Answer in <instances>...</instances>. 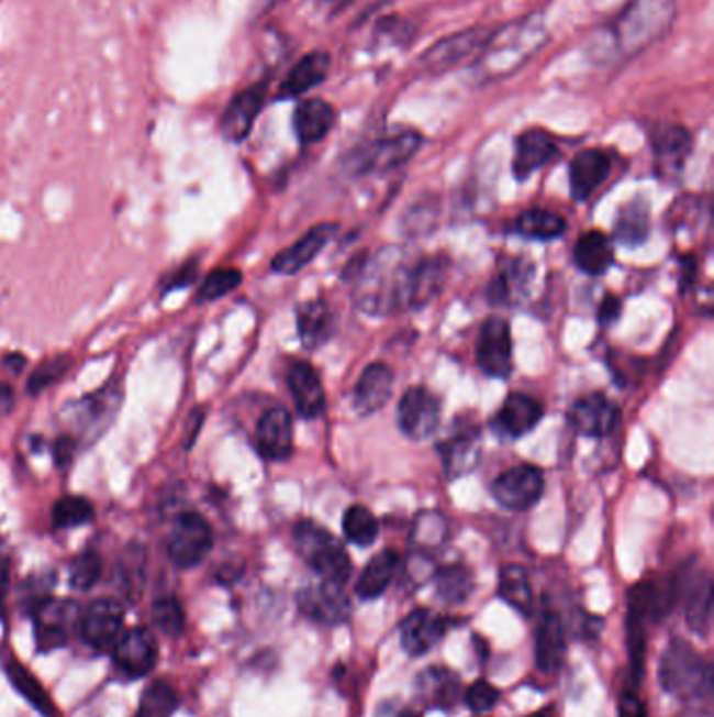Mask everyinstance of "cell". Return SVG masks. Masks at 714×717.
I'll return each instance as SVG.
<instances>
[{"instance_id": "cell-1", "label": "cell", "mask_w": 714, "mask_h": 717, "mask_svg": "<svg viewBox=\"0 0 714 717\" xmlns=\"http://www.w3.org/2000/svg\"><path fill=\"white\" fill-rule=\"evenodd\" d=\"M549 32L540 13L505 23L489 34L473 62V76L478 82H497L524 68L543 45Z\"/></svg>"}, {"instance_id": "cell-2", "label": "cell", "mask_w": 714, "mask_h": 717, "mask_svg": "<svg viewBox=\"0 0 714 717\" xmlns=\"http://www.w3.org/2000/svg\"><path fill=\"white\" fill-rule=\"evenodd\" d=\"M679 0H631L610 23L607 38L614 59H635L669 34Z\"/></svg>"}, {"instance_id": "cell-3", "label": "cell", "mask_w": 714, "mask_h": 717, "mask_svg": "<svg viewBox=\"0 0 714 717\" xmlns=\"http://www.w3.org/2000/svg\"><path fill=\"white\" fill-rule=\"evenodd\" d=\"M413 261H406L399 247H386L360 271L357 302L360 311L388 315L409 309V286Z\"/></svg>"}, {"instance_id": "cell-4", "label": "cell", "mask_w": 714, "mask_h": 717, "mask_svg": "<svg viewBox=\"0 0 714 717\" xmlns=\"http://www.w3.org/2000/svg\"><path fill=\"white\" fill-rule=\"evenodd\" d=\"M658 677L662 691L683 703H709L713 698V665L688 640H670Z\"/></svg>"}, {"instance_id": "cell-5", "label": "cell", "mask_w": 714, "mask_h": 717, "mask_svg": "<svg viewBox=\"0 0 714 717\" xmlns=\"http://www.w3.org/2000/svg\"><path fill=\"white\" fill-rule=\"evenodd\" d=\"M293 548L323 582L346 585L353 562L344 545L313 520H300L293 527Z\"/></svg>"}, {"instance_id": "cell-6", "label": "cell", "mask_w": 714, "mask_h": 717, "mask_svg": "<svg viewBox=\"0 0 714 717\" xmlns=\"http://www.w3.org/2000/svg\"><path fill=\"white\" fill-rule=\"evenodd\" d=\"M422 145H424V136L417 131L404 129L394 135L381 136L367 145H360L348 156L346 166L355 175L394 170L415 156Z\"/></svg>"}, {"instance_id": "cell-7", "label": "cell", "mask_w": 714, "mask_h": 717, "mask_svg": "<svg viewBox=\"0 0 714 717\" xmlns=\"http://www.w3.org/2000/svg\"><path fill=\"white\" fill-rule=\"evenodd\" d=\"M80 606L74 600L46 598L34 608V640L38 652L64 649L80 628Z\"/></svg>"}, {"instance_id": "cell-8", "label": "cell", "mask_w": 714, "mask_h": 717, "mask_svg": "<svg viewBox=\"0 0 714 717\" xmlns=\"http://www.w3.org/2000/svg\"><path fill=\"white\" fill-rule=\"evenodd\" d=\"M212 543L214 536L208 520L196 512H187L180 515L172 525L168 538V556L179 569H193L210 554Z\"/></svg>"}, {"instance_id": "cell-9", "label": "cell", "mask_w": 714, "mask_h": 717, "mask_svg": "<svg viewBox=\"0 0 714 717\" xmlns=\"http://www.w3.org/2000/svg\"><path fill=\"white\" fill-rule=\"evenodd\" d=\"M478 367L491 378H510L514 372V344L505 319L491 317L482 323L476 346Z\"/></svg>"}, {"instance_id": "cell-10", "label": "cell", "mask_w": 714, "mask_h": 717, "mask_svg": "<svg viewBox=\"0 0 714 717\" xmlns=\"http://www.w3.org/2000/svg\"><path fill=\"white\" fill-rule=\"evenodd\" d=\"M487 27H469L457 34H450L447 38L438 41L436 45L429 46L424 55L420 57V64L427 74H445L457 68L469 57L478 55L480 48L489 38Z\"/></svg>"}, {"instance_id": "cell-11", "label": "cell", "mask_w": 714, "mask_h": 717, "mask_svg": "<svg viewBox=\"0 0 714 717\" xmlns=\"http://www.w3.org/2000/svg\"><path fill=\"white\" fill-rule=\"evenodd\" d=\"M543 492H545V476L531 464H520L515 468H510L492 483L494 499L503 508L514 512L531 510L540 499Z\"/></svg>"}, {"instance_id": "cell-12", "label": "cell", "mask_w": 714, "mask_h": 717, "mask_svg": "<svg viewBox=\"0 0 714 717\" xmlns=\"http://www.w3.org/2000/svg\"><path fill=\"white\" fill-rule=\"evenodd\" d=\"M440 399L424 386H413L401 397L399 427L413 441H425L440 424Z\"/></svg>"}, {"instance_id": "cell-13", "label": "cell", "mask_w": 714, "mask_h": 717, "mask_svg": "<svg viewBox=\"0 0 714 717\" xmlns=\"http://www.w3.org/2000/svg\"><path fill=\"white\" fill-rule=\"evenodd\" d=\"M295 603L304 617L321 626H339L350 615V600L344 594V585L335 583L306 585L298 592Z\"/></svg>"}, {"instance_id": "cell-14", "label": "cell", "mask_w": 714, "mask_h": 717, "mask_svg": "<svg viewBox=\"0 0 714 717\" xmlns=\"http://www.w3.org/2000/svg\"><path fill=\"white\" fill-rule=\"evenodd\" d=\"M692 133L681 124H662L651 133L656 170L662 179H679L692 154Z\"/></svg>"}, {"instance_id": "cell-15", "label": "cell", "mask_w": 714, "mask_h": 717, "mask_svg": "<svg viewBox=\"0 0 714 717\" xmlns=\"http://www.w3.org/2000/svg\"><path fill=\"white\" fill-rule=\"evenodd\" d=\"M124 624V608L113 598L92 600L80 617L82 640L94 650L110 649L120 638Z\"/></svg>"}, {"instance_id": "cell-16", "label": "cell", "mask_w": 714, "mask_h": 717, "mask_svg": "<svg viewBox=\"0 0 714 717\" xmlns=\"http://www.w3.org/2000/svg\"><path fill=\"white\" fill-rule=\"evenodd\" d=\"M268 89H270V80L265 78L233 97L221 120V131L228 141L239 143L249 135L258 113L263 112L267 103Z\"/></svg>"}, {"instance_id": "cell-17", "label": "cell", "mask_w": 714, "mask_h": 717, "mask_svg": "<svg viewBox=\"0 0 714 717\" xmlns=\"http://www.w3.org/2000/svg\"><path fill=\"white\" fill-rule=\"evenodd\" d=\"M113 661L120 672L131 677H143L156 668L157 642L147 628L129 629L113 644Z\"/></svg>"}, {"instance_id": "cell-18", "label": "cell", "mask_w": 714, "mask_h": 717, "mask_svg": "<svg viewBox=\"0 0 714 717\" xmlns=\"http://www.w3.org/2000/svg\"><path fill=\"white\" fill-rule=\"evenodd\" d=\"M568 422L582 437L602 439L618 424V409L603 393H589L570 407Z\"/></svg>"}, {"instance_id": "cell-19", "label": "cell", "mask_w": 714, "mask_h": 717, "mask_svg": "<svg viewBox=\"0 0 714 717\" xmlns=\"http://www.w3.org/2000/svg\"><path fill=\"white\" fill-rule=\"evenodd\" d=\"M559 157V145L556 136L543 129H526L515 136V154L512 170L517 180L533 177L536 170L547 166Z\"/></svg>"}, {"instance_id": "cell-20", "label": "cell", "mask_w": 714, "mask_h": 717, "mask_svg": "<svg viewBox=\"0 0 714 717\" xmlns=\"http://www.w3.org/2000/svg\"><path fill=\"white\" fill-rule=\"evenodd\" d=\"M256 448L268 462H283L293 453V420L283 407L267 409L256 428Z\"/></svg>"}, {"instance_id": "cell-21", "label": "cell", "mask_w": 714, "mask_h": 717, "mask_svg": "<svg viewBox=\"0 0 714 717\" xmlns=\"http://www.w3.org/2000/svg\"><path fill=\"white\" fill-rule=\"evenodd\" d=\"M332 71V55L327 51H311L295 62L277 90L279 101L300 99L306 92L321 87Z\"/></svg>"}, {"instance_id": "cell-22", "label": "cell", "mask_w": 714, "mask_h": 717, "mask_svg": "<svg viewBox=\"0 0 714 717\" xmlns=\"http://www.w3.org/2000/svg\"><path fill=\"white\" fill-rule=\"evenodd\" d=\"M399 631L402 649L406 650V654L424 657L425 652L434 649L447 633V621L434 610L415 608L402 619Z\"/></svg>"}, {"instance_id": "cell-23", "label": "cell", "mask_w": 714, "mask_h": 717, "mask_svg": "<svg viewBox=\"0 0 714 717\" xmlns=\"http://www.w3.org/2000/svg\"><path fill=\"white\" fill-rule=\"evenodd\" d=\"M337 122V112L334 106L321 97L302 99L293 110V133L300 141V145H313L323 141L325 136L334 131Z\"/></svg>"}, {"instance_id": "cell-24", "label": "cell", "mask_w": 714, "mask_h": 717, "mask_svg": "<svg viewBox=\"0 0 714 717\" xmlns=\"http://www.w3.org/2000/svg\"><path fill=\"white\" fill-rule=\"evenodd\" d=\"M612 173V156L603 150H584L570 162V191L577 202L589 200Z\"/></svg>"}, {"instance_id": "cell-25", "label": "cell", "mask_w": 714, "mask_h": 717, "mask_svg": "<svg viewBox=\"0 0 714 717\" xmlns=\"http://www.w3.org/2000/svg\"><path fill=\"white\" fill-rule=\"evenodd\" d=\"M394 388V372L386 363H371L362 369L355 388V409L360 416H371L390 401Z\"/></svg>"}, {"instance_id": "cell-26", "label": "cell", "mask_w": 714, "mask_h": 717, "mask_svg": "<svg viewBox=\"0 0 714 717\" xmlns=\"http://www.w3.org/2000/svg\"><path fill=\"white\" fill-rule=\"evenodd\" d=\"M337 224L321 223L311 229L304 238H300L295 244L286 247L283 252H279L272 261V271L279 275H293L298 271L304 269L306 265H311L314 258L319 256V252L325 247V244L332 240Z\"/></svg>"}, {"instance_id": "cell-27", "label": "cell", "mask_w": 714, "mask_h": 717, "mask_svg": "<svg viewBox=\"0 0 714 717\" xmlns=\"http://www.w3.org/2000/svg\"><path fill=\"white\" fill-rule=\"evenodd\" d=\"M288 384H290L295 409L302 418L313 420L325 411L323 382L311 363H304V361L293 363L290 374H288Z\"/></svg>"}, {"instance_id": "cell-28", "label": "cell", "mask_w": 714, "mask_h": 717, "mask_svg": "<svg viewBox=\"0 0 714 717\" xmlns=\"http://www.w3.org/2000/svg\"><path fill=\"white\" fill-rule=\"evenodd\" d=\"M443 466L450 478H461L469 472L476 471L480 462V434L473 427L459 428L440 443Z\"/></svg>"}, {"instance_id": "cell-29", "label": "cell", "mask_w": 714, "mask_h": 717, "mask_svg": "<svg viewBox=\"0 0 714 717\" xmlns=\"http://www.w3.org/2000/svg\"><path fill=\"white\" fill-rule=\"evenodd\" d=\"M415 693L427 709H453L461 698V680L445 668H429L417 675Z\"/></svg>"}, {"instance_id": "cell-30", "label": "cell", "mask_w": 714, "mask_h": 717, "mask_svg": "<svg viewBox=\"0 0 714 717\" xmlns=\"http://www.w3.org/2000/svg\"><path fill=\"white\" fill-rule=\"evenodd\" d=\"M566 657L564 619L556 610H543L536 628V665L547 673L559 672Z\"/></svg>"}, {"instance_id": "cell-31", "label": "cell", "mask_w": 714, "mask_h": 717, "mask_svg": "<svg viewBox=\"0 0 714 717\" xmlns=\"http://www.w3.org/2000/svg\"><path fill=\"white\" fill-rule=\"evenodd\" d=\"M543 413H545V409L536 401L535 397L524 395V393H514L501 407V411L497 416V424L507 437L520 439V437L528 434L531 430H535L536 424L543 420Z\"/></svg>"}, {"instance_id": "cell-32", "label": "cell", "mask_w": 714, "mask_h": 717, "mask_svg": "<svg viewBox=\"0 0 714 717\" xmlns=\"http://www.w3.org/2000/svg\"><path fill=\"white\" fill-rule=\"evenodd\" d=\"M295 319L302 346L309 351L323 346L334 334V315L327 302L321 298L300 305L295 309Z\"/></svg>"}, {"instance_id": "cell-33", "label": "cell", "mask_w": 714, "mask_h": 717, "mask_svg": "<svg viewBox=\"0 0 714 717\" xmlns=\"http://www.w3.org/2000/svg\"><path fill=\"white\" fill-rule=\"evenodd\" d=\"M445 263L438 258H417L411 271L409 309H422L432 302L445 286Z\"/></svg>"}, {"instance_id": "cell-34", "label": "cell", "mask_w": 714, "mask_h": 717, "mask_svg": "<svg viewBox=\"0 0 714 717\" xmlns=\"http://www.w3.org/2000/svg\"><path fill=\"white\" fill-rule=\"evenodd\" d=\"M399 554L392 550H383L373 556L362 569L357 582V596L362 600H376L388 589L399 571Z\"/></svg>"}, {"instance_id": "cell-35", "label": "cell", "mask_w": 714, "mask_h": 717, "mask_svg": "<svg viewBox=\"0 0 714 717\" xmlns=\"http://www.w3.org/2000/svg\"><path fill=\"white\" fill-rule=\"evenodd\" d=\"M574 261L579 269L598 277L614 265V246L602 231H587L574 246Z\"/></svg>"}, {"instance_id": "cell-36", "label": "cell", "mask_w": 714, "mask_h": 717, "mask_svg": "<svg viewBox=\"0 0 714 717\" xmlns=\"http://www.w3.org/2000/svg\"><path fill=\"white\" fill-rule=\"evenodd\" d=\"M711 613H713V582L709 573L698 575L685 596V621L693 633L706 638L711 629Z\"/></svg>"}, {"instance_id": "cell-37", "label": "cell", "mask_w": 714, "mask_h": 717, "mask_svg": "<svg viewBox=\"0 0 714 717\" xmlns=\"http://www.w3.org/2000/svg\"><path fill=\"white\" fill-rule=\"evenodd\" d=\"M4 673L11 680V684L15 686V691L34 707L38 709L43 716H53L55 714V705L51 701V696L46 695L43 684L36 680V675H32L30 670L20 663L13 657L4 659Z\"/></svg>"}, {"instance_id": "cell-38", "label": "cell", "mask_w": 714, "mask_h": 717, "mask_svg": "<svg viewBox=\"0 0 714 717\" xmlns=\"http://www.w3.org/2000/svg\"><path fill=\"white\" fill-rule=\"evenodd\" d=\"M649 235V206L644 200L625 203L614 223V238L625 246H639Z\"/></svg>"}, {"instance_id": "cell-39", "label": "cell", "mask_w": 714, "mask_h": 717, "mask_svg": "<svg viewBox=\"0 0 714 717\" xmlns=\"http://www.w3.org/2000/svg\"><path fill=\"white\" fill-rule=\"evenodd\" d=\"M499 598H503L510 606H514L517 613L531 615L533 610V587L528 573L517 566V564H507L501 569L499 575Z\"/></svg>"}, {"instance_id": "cell-40", "label": "cell", "mask_w": 714, "mask_h": 717, "mask_svg": "<svg viewBox=\"0 0 714 717\" xmlns=\"http://www.w3.org/2000/svg\"><path fill=\"white\" fill-rule=\"evenodd\" d=\"M514 227L522 238L547 242V240H556L566 231V221L559 217L558 212L533 208V210L522 212Z\"/></svg>"}, {"instance_id": "cell-41", "label": "cell", "mask_w": 714, "mask_h": 717, "mask_svg": "<svg viewBox=\"0 0 714 717\" xmlns=\"http://www.w3.org/2000/svg\"><path fill=\"white\" fill-rule=\"evenodd\" d=\"M473 592V575L464 564H450L436 573V594L447 605H464Z\"/></svg>"}, {"instance_id": "cell-42", "label": "cell", "mask_w": 714, "mask_h": 717, "mask_svg": "<svg viewBox=\"0 0 714 717\" xmlns=\"http://www.w3.org/2000/svg\"><path fill=\"white\" fill-rule=\"evenodd\" d=\"M344 536L358 548H369L380 533V525L373 512L365 506H350L342 518Z\"/></svg>"}, {"instance_id": "cell-43", "label": "cell", "mask_w": 714, "mask_h": 717, "mask_svg": "<svg viewBox=\"0 0 714 717\" xmlns=\"http://www.w3.org/2000/svg\"><path fill=\"white\" fill-rule=\"evenodd\" d=\"M531 275H533V265L531 263H526L524 258L514 261L510 265V269L499 273L492 279L491 290H489L492 302L494 305H505V302L515 300V294L524 290Z\"/></svg>"}, {"instance_id": "cell-44", "label": "cell", "mask_w": 714, "mask_h": 717, "mask_svg": "<svg viewBox=\"0 0 714 717\" xmlns=\"http://www.w3.org/2000/svg\"><path fill=\"white\" fill-rule=\"evenodd\" d=\"M177 707H179L177 691L168 682L156 680L141 696L136 717H172Z\"/></svg>"}, {"instance_id": "cell-45", "label": "cell", "mask_w": 714, "mask_h": 717, "mask_svg": "<svg viewBox=\"0 0 714 717\" xmlns=\"http://www.w3.org/2000/svg\"><path fill=\"white\" fill-rule=\"evenodd\" d=\"M92 520V506L89 499L85 497H76V495H67L64 499H59L53 508V522L59 529H71V527H80L87 525Z\"/></svg>"}, {"instance_id": "cell-46", "label": "cell", "mask_w": 714, "mask_h": 717, "mask_svg": "<svg viewBox=\"0 0 714 717\" xmlns=\"http://www.w3.org/2000/svg\"><path fill=\"white\" fill-rule=\"evenodd\" d=\"M152 617H154L156 628L164 631L166 636L177 638L185 631V610L180 606L179 598H175V596L157 598L152 606Z\"/></svg>"}, {"instance_id": "cell-47", "label": "cell", "mask_w": 714, "mask_h": 717, "mask_svg": "<svg viewBox=\"0 0 714 717\" xmlns=\"http://www.w3.org/2000/svg\"><path fill=\"white\" fill-rule=\"evenodd\" d=\"M103 571V561L97 552H82L78 554L74 561L69 562L67 575H69V583L71 587L87 592L94 583L99 582Z\"/></svg>"}, {"instance_id": "cell-48", "label": "cell", "mask_w": 714, "mask_h": 717, "mask_svg": "<svg viewBox=\"0 0 714 717\" xmlns=\"http://www.w3.org/2000/svg\"><path fill=\"white\" fill-rule=\"evenodd\" d=\"M242 284V273L237 269H214L201 284L200 300L210 302L226 296Z\"/></svg>"}, {"instance_id": "cell-49", "label": "cell", "mask_w": 714, "mask_h": 717, "mask_svg": "<svg viewBox=\"0 0 714 717\" xmlns=\"http://www.w3.org/2000/svg\"><path fill=\"white\" fill-rule=\"evenodd\" d=\"M447 536V520L438 512H422L413 527V539L422 545H436Z\"/></svg>"}, {"instance_id": "cell-50", "label": "cell", "mask_w": 714, "mask_h": 717, "mask_svg": "<svg viewBox=\"0 0 714 717\" xmlns=\"http://www.w3.org/2000/svg\"><path fill=\"white\" fill-rule=\"evenodd\" d=\"M501 693L491 686L487 680H476L466 691V703L473 714H484L497 707Z\"/></svg>"}, {"instance_id": "cell-51", "label": "cell", "mask_w": 714, "mask_h": 717, "mask_svg": "<svg viewBox=\"0 0 714 717\" xmlns=\"http://www.w3.org/2000/svg\"><path fill=\"white\" fill-rule=\"evenodd\" d=\"M67 365H69V358L67 357L51 358V361H46V363H43V365L34 372V376H32L30 382H27V390H30L32 395H38V393H41L43 388H46L48 384L59 380V376L66 374Z\"/></svg>"}, {"instance_id": "cell-52", "label": "cell", "mask_w": 714, "mask_h": 717, "mask_svg": "<svg viewBox=\"0 0 714 717\" xmlns=\"http://www.w3.org/2000/svg\"><path fill=\"white\" fill-rule=\"evenodd\" d=\"M618 716L648 717L646 703L642 701V696L637 695V691H635V688H626L625 693L621 695V703H618Z\"/></svg>"}, {"instance_id": "cell-53", "label": "cell", "mask_w": 714, "mask_h": 717, "mask_svg": "<svg viewBox=\"0 0 714 717\" xmlns=\"http://www.w3.org/2000/svg\"><path fill=\"white\" fill-rule=\"evenodd\" d=\"M598 317L602 321V326H610L621 317V300L616 296H605L600 305Z\"/></svg>"}, {"instance_id": "cell-54", "label": "cell", "mask_w": 714, "mask_h": 717, "mask_svg": "<svg viewBox=\"0 0 714 717\" xmlns=\"http://www.w3.org/2000/svg\"><path fill=\"white\" fill-rule=\"evenodd\" d=\"M376 717H422L415 709L411 707H402L399 703H392V701H386L381 703L376 712Z\"/></svg>"}, {"instance_id": "cell-55", "label": "cell", "mask_w": 714, "mask_h": 717, "mask_svg": "<svg viewBox=\"0 0 714 717\" xmlns=\"http://www.w3.org/2000/svg\"><path fill=\"white\" fill-rule=\"evenodd\" d=\"M7 585H9V562H7V556L2 554V545H0V605L4 603Z\"/></svg>"}, {"instance_id": "cell-56", "label": "cell", "mask_w": 714, "mask_h": 717, "mask_svg": "<svg viewBox=\"0 0 714 717\" xmlns=\"http://www.w3.org/2000/svg\"><path fill=\"white\" fill-rule=\"evenodd\" d=\"M13 405V393L7 384H0V411H9Z\"/></svg>"}, {"instance_id": "cell-57", "label": "cell", "mask_w": 714, "mask_h": 717, "mask_svg": "<svg viewBox=\"0 0 714 717\" xmlns=\"http://www.w3.org/2000/svg\"><path fill=\"white\" fill-rule=\"evenodd\" d=\"M7 363H13L15 372H20L23 367V357L22 355H11V357L7 358Z\"/></svg>"}, {"instance_id": "cell-58", "label": "cell", "mask_w": 714, "mask_h": 717, "mask_svg": "<svg viewBox=\"0 0 714 717\" xmlns=\"http://www.w3.org/2000/svg\"><path fill=\"white\" fill-rule=\"evenodd\" d=\"M533 717H551V716H547V714H538V716H533Z\"/></svg>"}]
</instances>
